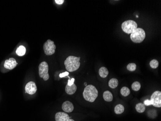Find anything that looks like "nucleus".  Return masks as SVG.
Masks as SVG:
<instances>
[{
	"mask_svg": "<svg viewBox=\"0 0 161 121\" xmlns=\"http://www.w3.org/2000/svg\"><path fill=\"white\" fill-rule=\"evenodd\" d=\"M80 57L69 56L64 62L66 68L68 71L73 72L79 69L80 66Z\"/></svg>",
	"mask_w": 161,
	"mask_h": 121,
	"instance_id": "obj_1",
	"label": "nucleus"
},
{
	"mask_svg": "<svg viewBox=\"0 0 161 121\" xmlns=\"http://www.w3.org/2000/svg\"><path fill=\"white\" fill-rule=\"evenodd\" d=\"M98 96V91L92 85H87L83 91V98L88 102H93Z\"/></svg>",
	"mask_w": 161,
	"mask_h": 121,
	"instance_id": "obj_2",
	"label": "nucleus"
},
{
	"mask_svg": "<svg viewBox=\"0 0 161 121\" xmlns=\"http://www.w3.org/2000/svg\"><path fill=\"white\" fill-rule=\"evenodd\" d=\"M146 34L144 30L138 28L134 30L130 35V38L134 43H141L145 38Z\"/></svg>",
	"mask_w": 161,
	"mask_h": 121,
	"instance_id": "obj_3",
	"label": "nucleus"
},
{
	"mask_svg": "<svg viewBox=\"0 0 161 121\" xmlns=\"http://www.w3.org/2000/svg\"><path fill=\"white\" fill-rule=\"evenodd\" d=\"M136 28H137V23L132 20L125 21L122 24L123 31L127 34H131Z\"/></svg>",
	"mask_w": 161,
	"mask_h": 121,
	"instance_id": "obj_4",
	"label": "nucleus"
},
{
	"mask_svg": "<svg viewBox=\"0 0 161 121\" xmlns=\"http://www.w3.org/2000/svg\"><path fill=\"white\" fill-rule=\"evenodd\" d=\"M49 67L46 62H43L39 66V74L41 78L46 81L49 78L48 74Z\"/></svg>",
	"mask_w": 161,
	"mask_h": 121,
	"instance_id": "obj_5",
	"label": "nucleus"
},
{
	"mask_svg": "<svg viewBox=\"0 0 161 121\" xmlns=\"http://www.w3.org/2000/svg\"><path fill=\"white\" fill-rule=\"evenodd\" d=\"M56 46L55 45L54 42L48 39L44 43V53L46 55H52L55 52Z\"/></svg>",
	"mask_w": 161,
	"mask_h": 121,
	"instance_id": "obj_6",
	"label": "nucleus"
},
{
	"mask_svg": "<svg viewBox=\"0 0 161 121\" xmlns=\"http://www.w3.org/2000/svg\"><path fill=\"white\" fill-rule=\"evenodd\" d=\"M150 101L151 105H153L155 107H161V92L158 91H156L152 94L151 96Z\"/></svg>",
	"mask_w": 161,
	"mask_h": 121,
	"instance_id": "obj_7",
	"label": "nucleus"
},
{
	"mask_svg": "<svg viewBox=\"0 0 161 121\" xmlns=\"http://www.w3.org/2000/svg\"><path fill=\"white\" fill-rule=\"evenodd\" d=\"M37 87L34 82H30L27 83L25 86V91L29 95H33L37 91Z\"/></svg>",
	"mask_w": 161,
	"mask_h": 121,
	"instance_id": "obj_8",
	"label": "nucleus"
},
{
	"mask_svg": "<svg viewBox=\"0 0 161 121\" xmlns=\"http://www.w3.org/2000/svg\"><path fill=\"white\" fill-rule=\"evenodd\" d=\"M17 64L16 60L14 58H11L8 60H6L4 63V67L6 69L12 70L16 67Z\"/></svg>",
	"mask_w": 161,
	"mask_h": 121,
	"instance_id": "obj_9",
	"label": "nucleus"
},
{
	"mask_svg": "<svg viewBox=\"0 0 161 121\" xmlns=\"http://www.w3.org/2000/svg\"><path fill=\"white\" fill-rule=\"evenodd\" d=\"M62 109L66 113V112L70 113L72 112L74 110V106L71 102H70L69 101H67L62 104Z\"/></svg>",
	"mask_w": 161,
	"mask_h": 121,
	"instance_id": "obj_10",
	"label": "nucleus"
},
{
	"mask_svg": "<svg viewBox=\"0 0 161 121\" xmlns=\"http://www.w3.org/2000/svg\"><path fill=\"white\" fill-rule=\"evenodd\" d=\"M70 119V117L66 112H58L56 114V121H67Z\"/></svg>",
	"mask_w": 161,
	"mask_h": 121,
	"instance_id": "obj_11",
	"label": "nucleus"
},
{
	"mask_svg": "<svg viewBox=\"0 0 161 121\" xmlns=\"http://www.w3.org/2000/svg\"><path fill=\"white\" fill-rule=\"evenodd\" d=\"M77 90V86L75 83L73 85L70 86L67 84L65 87V91L67 94L70 95H71L75 93Z\"/></svg>",
	"mask_w": 161,
	"mask_h": 121,
	"instance_id": "obj_12",
	"label": "nucleus"
},
{
	"mask_svg": "<svg viewBox=\"0 0 161 121\" xmlns=\"http://www.w3.org/2000/svg\"><path fill=\"white\" fill-rule=\"evenodd\" d=\"M104 99L107 102H111L113 100V95L111 92L109 91H106L103 95Z\"/></svg>",
	"mask_w": 161,
	"mask_h": 121,
	"instance_id": "obj_13",
	"label": "nucleus"
},
{
	"mask_svg": "<svg viewBox=\"0 0 161 121\" xmlns=\"http://www.w3.org/2000/svg\"><path fill=\"white\" fill-rule=\"evenodd\" d=\"M99 74L102 78H105L108 75V70L105 67H102L99 69Z\"/></svg>",
	"mask_w": 161,
	"mask_h": 121,
	"instance_id": "obj_14",
	"label": "nucleus"
},
{
	"mask_svg": "<svg viewBox=\"0 0 161 121\" xmlns=\"http://www.w3.org/2000/svg\"><path fill=\"white\" fill-rule=\"evenodd\" d=\"M26 51V49L25 46H21L17 48V50H16V53L19 56H22L25 54Z\"/></svg>",
	"mask_w": 161,
	"mask_h": 121,
	"instance_id": "obj_15",
	"label": "nucleus"
},
{
	"mask_svg": "<svg viewBox=\"0 0 161 121\" xmlns=\"http://www.w3.org/2000/svg\"><path fill=\"white\" fill-rule=\"evenodd\" d=\"M118 80L116 79L113 78L110 79L109 82V86L111 88H116V87L118 85Z\"/></svg>",
	"mask_w": 161,
	"mask_h": 121,
	"instance_id": "obj_16",
	"label": "nucleus"
},
{
	"mask_svg": "<svg viewBox=\"0 0 161 121\" xmlns=\"http://www.w3.org/2000/svg\"><path fill=\"white\" fill-rule=\"evenodd\" d=\"M136 109L139 113H143L145 111V106L144 105V104L143 103H138L136 106Z\"/></svg>",
	"mask_w": 161,
	"mask_h": 121,
	"instance_id": "obj_17",
	"label": "nucleus"
},
{
	"mask_svg": "<svg viewBox=\"0 0 161 121\" xmlns=\"http://www.w3.org/2000/svg\"><path fill=\"white\" fill-rule=\"evenodd\" d=\"M125 111V107L121 104H118L114 108V112L116 114H122Z\"/></svg>",
	"mask_w": 161,
	"mask_h": 121,
	"instance_id": "obj_18",
	"label": "nucleus"
},
{
	"mask_svg": "<svg viewBox=\"0 0 161 121\" xmlns=\"http://www.w3.org/2000/svg\"><path fill=\"white\" fill-rule=\"evenodd\" d=\"M130 93V91L128 88L126 87H123L121 90V94L123 96H127Z\"/></svg>",
	"mask_w": 161,
	"mask_h": 121,
	"instance_id": "obj_19",
	"label": "nucleus"
},
{
	"mask_svg": "<svg viewBox=\"0 0 161 121\" xmlns=\"http://www.w3.org/2000/svg\"><path fill=\"white\" fill-rule=\"evenodd\" d=\"M141 88L140 83L139 82H135L132 84V89L135 91H138Z\"/></svg>",
	"mask_w": 161,
	"mask_h": 121,
	"instance_id": "obj_20",
	"label": "nucleus"
},
{
	"mask_svg": "<svg viewBox=\"0 0 161 121\" xmlns=\"http://www.w3.org/2000/svg\"><path fill=\"white\" fill-rule=\"evenodd\" d=\"M150 65L151 68L155 69L159 66V63L157 60L153 59L150 62Z\"/></svg>",
	"mask_w": 161,
	"mask_h": 121,
	"instance_id": "obj_21",
	"label": "nucleus"
},
{
	"mask_svg": "<svg viewBox=\"0 0 161 121\" xmlns=\"http://www.w3.org/2000/svg\"><path fill=\"white\" fill-rule=\"evenodd\" d=\"M136 68V66L135 63H129L128 65H127V70H128V71H135Z\"/></svg>",
	"mask_w": 161,
	"mask_h": 121,
	"instance_id": "obj_22",
	"label": "nucleus"
},
{
	"mask_svg": "<svg viewBox=\"0 0 161 121\" xmlns=\"http://www.w3.org/2000/svg\"><path fill=\"white\" fill-rule=\"evenodd\" d=\"M144 105L147 106H149L151 105V101H150V100L148 99H147L146 100L144 101Z\"/></svg>",
	"mask_w": 161,
	"mask_h": 121,
	"instance_id": "obj_23",
	"label": "nucleus"
},
{
	"mask_svg": "<svg viewBox=\"0 0 161 121\" xmlns=\"http://www.w3.org/2000/svg\"><path fill=\"white\" fill-rule=\"evenodd\" d=\"M69 74V73L68 72H65L60 74L59 77L60 78H63V77H66V76H68Z\"/></svg>",
	"mask_w": 161,
	"mask_h": 121,
	"instance_id": "obj_24",
	"label": "nucleus"
},
{
	"mask_svg": "<svg viewBox=\"0 0 161 121\" xmlns=\"http://www.w3.org/2000/svg\"><path fill=\"white\" fill-rule=\"evenodd\" d=\"M75 79L74 78L71 79V80H70L69 79L68 80V83L67 84L68 85H70V86H71V85H73L74 84V82H75Z\"/></svg>",
	"mask_w": 161,
	"mask_h": 121,
	"instance_id": "obj_25",
	"label": "nucleus"
},
{
	"mask_svg": "<svg viewBox=\"0 0 161 121\" xmlns=\"http://www.w3.org/2000/svg\"><path fill=\"white\" fill-rule=\"evenodd\" d=\"M55 2L58 5H62L63 4L64 1V0H55Z\"/></svg>",
	"mask_w": 161,
	"mask_h": 121,
	"instance_id": "obj_26",
	"label": "nucleus"
},
{
	"mask_svg": "<svg viewBox=\"0 0 161 121\" xmlns=\"http://www.w3.org/2000/svg\"><path fill=\"white\" fill-rule=\"evenodd\" d=\"M75 121V120H73V119H69V120H68V121Z\"/></svg>",
	"mask_w": 161,
	"mask_h": 121,
	"instance_id": "obj_27",
	"label": "nucleus"
},
{
	"mask_svg": "<svg viewBox=\"0 0 161 121\" xmlns=\"http://www.w3.org/2000/svg\"><path fill=\"white\" fill-rule=\"evenodd\" d=\"M85 84V85H86V86H87V83H85V84Z\"/></svg>",
	"mask_w": 161,
	"mask_h": 121,
	"instance_id": "obj_28",
	"label": "nucleus"
}]
</instances>
